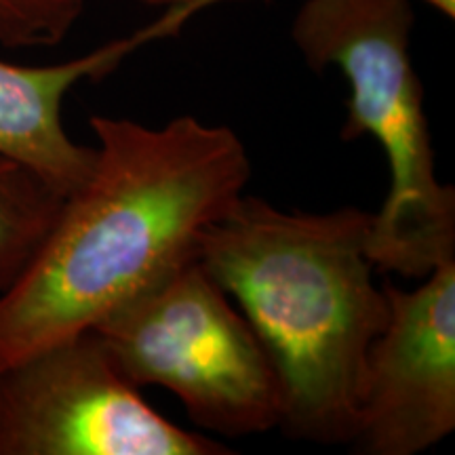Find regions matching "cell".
<instances>
[{
  "mask_svg": "<svg viewBox=\"0 0 455 455\" xmlns=\"http://www.w3.org/2000/svg\"><path fill=\"white\" fill-rule=\"evenodd\" d=\"M89 123L91 173L0 293V367L98 327L195 259L251 178L247 146L226 124L190 114L164 124L100 114Z\"/></svg>",
  "mask_w": 455,
  "mask_h": 455,
  "instance_id": "obj_1",
  "label": "cell"
},
{
  "mask_svg": "<svg viewBox=\"0 0 455 455\" xmlns=\"http://www.w3.org/2000/svg\"><path fill=\"white\" fill-rule=\"evenodd\" d=\"M373 213L289 212L241 195L207 228L196 259L268 352L283 388L278 430L350 445L367 356L388 321L369 255Z\"/></svg>",
  "mask_w": 455,
  "mask_h": 455,
  "instance_id": "obj_2",
  "label": "cell"
},
{
  "mask_svg": "<svg viewBox=\"0 0 455 455\" xmlns=\"http://www.w3.org/2000/svg\"><path fill=\"white\" fill-rule=\"evenodd\" d=\"M413 21L409 0H306L291 36L312 70L335 68L348 83L341 140L373 138L388 161V196L369 236L375 268L419 281L455 258V190L436 175Z\"/></svg>",
  "mask_w": 455,
  "mask_h": 455,
  "instance_id": "obj_3",
  "label": "cell"
},
{
  "mask_svg": "<svg viewBox=\"0 0 455 455\" xmlns=\"http://www.w3.org/2000/svg\"><path fill=\"white\" fill-rule=\"evenodd\" d=\"M93 331L131 384L173 392L198 428L236 439L281 426L283 388L268 352L196 258Z\"/></svg>",
  "mask_w": 455,
  "mask_h": 455,
  "instance_id": "obj_4",
  "label": "cell"
},
{
  "mask_svg": "<svg viewBox=\"0 0 455 455\" xmlns=\"http://www.w3.org/2000/svg\"><path fill=\"white\" fill-rule=\"evenodd\" d=\"M226 453L158 413L93 329L0 367V455Z\"/></svg>",
  "mask_w": 455,
  "mask_h": 455,
  "instance_id": "obj_5",
  "label": "cell"
},
{
  "mask_svg": "<svg viewBox=\"0 0 455 455\" xmlns=\"http://www.w3.org/2000/svg\"><path fill=\"white\" fill-rule=\"evenodd\" d=\"M384 287L388 321L369 350L350 445L365 455H418L455 430V258L411 291Z\"/></svg>",
  "mask_w": 455,
  "mask_h": 455,
  "instance_id": "obj_6",
  "label": "cell"
},
{
  "mask_svg": "<svg viewBox=\"0 0 455 455\" xmlns=\"http://www.w3.org/2000/svg\"><path fill=\"white\" fill-rule=\"evenodd\" d=\"M226 0H188L163 11L156 21L81 57L49 66H20L0 60V155L21 163L68 196L87 180L95 146L74 141L64 124V101L83 81L116 70L135 51L173 36L198 11Z\"/></svg>",
  "mask_w": 455,
  "mask_h": 455,
  "instance_id": "obj_7",
  "label": "cell"
},
{
  "mask_svg": "<svg viewBox=\"0 0 455 455\" xmlns=\"http://www.w3.org/2000/svg\"><path fill=\"white\" fill-rule=\"evenodd\" d=\"M47 181L21 163L0 155V293L30 264L60 212Z\"/></svg>",
  "mask_w": 455,
  "mask_h": 455,
  "instance_id": "obj_8",
  "label": "cell"
},
{
  "mask_svg": "<svg viewBox=\"0 0 455 455\" xmlns=\"http://www.w3.org/2000/svg\"><path fill=\"white\" fill-rule=\"evenodd\" d=\"M83 11L84 0H0V44L55 47L78 24Z\"/></svg>",
  "mask_w": 455,
  "mask_h": 455,
  "instance_id": "obj_9",
  "label": "cell"
},
{
  "mask_svg": "<svg viewBox=\"0 0 455 455\" xmlns=\"http://www.w3.org/2000/svg\"><path fill=\"white\" fill-rule=\"evenodd\" d=\"M424 3L430 4V7H435L436 11H441V13L449 17V20H453L455 17V0H424Z\"/></svg>",
  "mask_w": 455,
  "mask_h": 455,
  "instance_id": "obj_10",
  "label": "cell"
},
{
  "mask_svg": "<svg viewBox=\"0 0 455 455\" xmlns=\"http://www.w3.org/2000/svg\"><path fill=\"white\" fill-rule=\"evenodd\" d=\"M140 3L152 4V7H163V9H169V7H175V4L188 3V0H140Z\"/></svg>",
  "mask_w": 455,
  "mask_h": 455,
  "instance_id": "obj_11",
  "label": "cell"
}]
</instances>
